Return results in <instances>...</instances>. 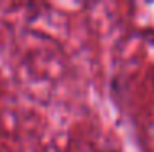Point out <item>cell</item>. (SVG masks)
Returning <instances> with one entry per match:
<instances>
[]
</instances>
